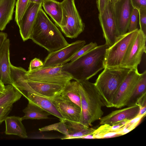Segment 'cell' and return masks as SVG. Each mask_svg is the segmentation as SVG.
Returning a JSON list of instances; mask_svg holds the SVG:
<instances>
[{
	"label": "cell",
	"mask_w": 146,
	"mask_h": 146,
	"mask_svg": "<svg viewBox=\"0 0 146 146\" xmlns=\"http://www.w3.org/2000/svg\"><path fill=\"white\" fill-rule=\"evenodd\" d=\"M97 46V44L96 42H91L86 45H84L73 56L70 61L72 62L77 59Z\"/></svg>",
	"instance_id": "f1b7e54d"
},
{
	"label": "cell",
	"mask_w": 146,
	"mask_h": 146,
	"mask_svg": "<svg viewBox=\"0 0 146 146\" xmlns=\"http://www.w3.org/2000/svg\"><path fill=\"white\" fill-rule=\"evenodd\" d=\"M25 115L22 120L27 119H41L49 118L50 114L38 106L29 102L27 106L23 110Z\"/></svg>",
	"instance_id": "d4e9b609"
},
{
	"label": "cell",
	"mask_w": 146,
	"mask_h": 146,
	"mask_svg": "<svg viewBox=\"0 0 146 146\" xmlns=\"http://www.w3.org/2000/svg\"><path fill=\"white\" fill-rule=\"evenodd\" d=\"M13 105L0 108V124L4 121L12 110Z\"/></svg>",
	"instance_id": "d6a6232c"
},
{
	"label": "cell",
	"mask_w": 146,
	"mask_h": 146,
	"mask_svg": "<svg viewBox=\"0 0 146 146\" xmlns=\"http://www.w3.org/2000/svg\"><path fill=\"white\" fill-rule=\"evenodd\" d=\"M30 39L50 52L60 49L69 44L42 7L38 12Z\"/></svg>",
	"instance_id": "6da1fadb"
},
{
	"label": "cell",
	"mask_w": 146,
	"mask_h": 146,
	"mask_svg": "<svg viewBox=\"0 0 146 146\" xmlns=\"http://www.w3.org/2000/svg\"><path fill=\"white\" fill-rule=\"evenodd\" d=\"M42 3L29 2L19 25L21 36L25 41L30 39L33 28L38 11Z\"/></svg>",
	"instance_id": "2e32d148"
},
{
	"label": "cell",
	"mask_w": 146,
	"mask_h": 146,
	"mask_svg": "<svg viewBox=\"0 0 146 146\" xmlns=\"http://www.w3.org/2000/svg\"><path fill=\"white\" fill-rule=\"evenodd\" d=\"M113 7L118 31L123 35L128 31L133 8L130 0H118Z\"/></svg>",
	"instance_id": "4fadbf2b"
},
{
	"label": "cell",
	"mask_w": 146,
	"mask_h": 146,
	"mask_svg": "<svg viewBox=\"0 0 146 146\" xmlns=\"http://www.w3.org/2000/svg\"><path fill=\"white\" fill-rule=\"evenodd\" d=\"M22 94L11 84L5 86L4 92L0 96V108L13 104L21 98Z\"/></svg>",
	"instance_id": "cb8c5ba5"
},
{
	"label": "cell",
	"mask_w": 146,
	"mask_h": 146,
	"mask_svg": "<svg viewBox=\"0 0 146 146\" xmlns=\"http://www.w3.org/2000/svg\"><path fill=\"white\" fill-rule=\"evenodd\" d=\"M61 3L62 18L59 27L66 37L76 38L84 31V24L76 7L74 0H63Z\"/></svg>",
	"instance_id": "8992f818"
},
{
	"label": "cell",
	"mask_w": 146,
	"mask_h": 146,
	"mask_svg": "<svg viewBox=\"0 0 146 146\" xmlns=\"http://www.w3.org/2000/svg\"><path fill=\"white\" fill-rule=\"evenodd\" d=\"M86 43L84 40H78L60 49L50 52L43 62V67H56L67 63Z\"/></svg>",
	"instance_id": "8fae6325"
},
{
	"label": "cell",
	"mask_w": 146,
	"mask_h": 146,
	"mask_svg": "<svg viewBox=\"0 0 146 146\" xmlns=\"http://www.w3.org/2000/svg\"><path fill=\"white\" fill-rule=\"evenodd\" d=\"M5 88V85L0 80V96L4 92Z\"/></svg>",
	"instance_id": "74e56055"
},
{
	"label": "cell",
	"mask_w": 146,
	"mask_h": 146,
	"mask_svg": "<svg viewBox=\"0 0 146 146\" xmlns=\"http://www.w3.org/2000/svg\"><path fill=\"white\" fill-rule=\"evenodd\" d=\"M43 66V62L39 58H35L32 60L30 63L28 72L37 70L42 67Z\"/></svg>",
	"instance_id": "1f68e13d"
},
{
	"label": "cell",
	"mask_w": 146,
	"mask_h": 146,
	"mask_svg": "<svg viewBox=\"0 0 146 146\" xmlns=\"http://www.w3.org/2000/svg\"><path fill=\"white\" fill-rule=\"evenodd\" d=\"M10 40L7 38L0 49V80L5 85L13 83L11 77Z\"/></svg>",
	"instance_id": "e0dca14e"
},
{
	"label": "cell",
	"mask_w": 146,
	"mask_h": 146,
	"mask_svg": "<svg viewBox=\"0 0 146 146\" xmlns=\"http://www.w3.org/2000/svg\"><path fill=\"white\" fill-rule=\"evenodd\" d=\"M63 66L42 67L30 72H27L24 78L34 81L65 86L73 78L70 74L63 70Z\"/></svg>",
	"instance_id": "ba28073f"
},
{
	"label": "cell",
	"mask_w": 146,
	"mask_h": 146,
	"mask_svg": "<svg viewBox=\"0 0 146 146\" xmlns=\"http://www.w3.org/2000/svg\"><path fill=\"white\" fill-rule=\"evenodd\" d=\"M42 7L59 27L62 18V9L61 2L56 0H47L42 3Z\"/></svg>",
	"instance_id": "7402d4cb"
},
{
	"label": "cell",
	"mask_w": 146,
	"mask_h": 146,
	"mask_svg": "<svg viewBox=\"0 0 146 146\" xmlns=\"http://www.w3.org/2000/svg\"><path fill=\"white\" fill-rule=\"evenodd\" d=\"M22 121L21 118L19 116H7L4 120L6 126L5 133L16 135L23 138H27L28 136Z\"/></svg>",
	"instance_id": "ffe728a7"
},
{
	"label": "cell",
	"mask_w": 146,
	"mask_h": 146,
	"mask_svg": "<svg viewBox=\"0 0 146 146\" xmlns=\"http://www.w3.org/2000/svg\"><path fill=\"white\" fill-rule=\"evenodd\" d=\"M98 19L103 36L108 47L113 45L120 35L115 18L113 7L111 0L102 13L98 14Z\"/></svg>",
	"instance_id": "30bf717a"
},
{
	"label": "cell",
	"mask_w": 146,
	"mask_h": 146,
	"mask_svg": "<svg viewBox=\"0 0 146 146\" xmlns=\"http://www.w3.org/2000/svg\"><path fill=\"white\" fill-rule=\"evenodd\" d=\"M139 107L137 104L121 109L114 111L100 119V125H113L126 121L131 120L137 117Z\"/></svg>",
	"instance_id": "9a60e30c"
},
{
	"label": "cell",
	"mask_w": 146,
	"mask_h": 146,
	"mask_svg": "<svg viewBox=\"0 0 146 146\" xmlns=\"http://www.w3.org/2000/svg\"><path fill=\"white\" fill-rule=\"evenodd\" d=\"M46 98L55 106L65 120L80 123L81 112L80 107L60 96L54 98Z\"/></svg>",
	"instance_id": "5bb4252c"
},
{
	"label": "cell",
	"mask_w": 146,
	"mask_h": 146,
	"mask_svg": "<svg viewBox=\"0 0 146 146\" xmlns=\"http://www.w3.org/2000/svg\"><path fill=\"white\" fill-rule=\"evenodd\" d=\"M130 70L106 67L99 75L94 84L104 106L113 107L116 93Z\"/></svg>",
	"instance_id": "5b68a950"
},
{
	"label": "cell",
	"mask_w": 146,
	"mask_h": 146,
	"mask_svg": "<svg viewBox=\"0 0 146 146\" xmlns=\"http://www.w3.org/2000/svg\"><path fill=\"white\" fill-rule=\"evenodd\" d=\"M79 139H95L93 133L89 134L80 137Z\"/></svg>",
	"instance_id": "8d00e7d4"
},
{
	"label": "cell",
	"mask_w": 146,
	"mask_h": 146,
	"mask_svg": "<svg viewBox=\"0 0 146 146\" xmlns=\"http://www.w3.org/2000/svg\"><path fill=\"white\" fill-rule=\"evenodd\" d=\"M40 131H58L65 135V136L68 135V133L64 120H60L58 123L45 126L39 128Z\"/></svg>",
	"instance_id": "83f0119b"
},
{
	"label": "cell",
	"mask_w": 146,
	"mask_h": 146,
	"mask_svg": "<svg viewBox=\"0 0 146 146\" xmlns=\"http://www.w3.org/2000/svg\"><path fill=\"white\" fill-rule=\"evenodd\" d=\"M111 0H96V4L99 14L103 12L106 5Z\"/></svg>",
	"instance_id": "e575fe53"
},
{
	"label": "cell",
	"mask_w": 146,
	"mask_h": 146,
	"mask_svg": "<svg viewBox=\"0 0 146 146\" xmlns=\"http://www.w3.org/2000/svg\"><path fill=\"white\" fill-rule=\"evenodd\" d=\"M29 3V0H17L16 3L15 21L19 26Z\"/></svg>",
	"instance_id": "4316f807"
},
{
	"label": "cell",
	"mask_w": 146,
	"mask_h": 146,
	"mask_svg": "<svg viewBox=\"0 0 146 146\" xmlns=\"http://www.w3.org/2000/svg\"><path fill=\"white\" fill-rule=\"evenodd\" d=\"M138 17L139 10L133 8L127 32H131L138 29L137 27Z\"/></svg>",
	"instance_id": "f546056e"
},
{
	"label": "cell",
	"mask_w": 146,
	"mask_h": 146,
	"mask_svg": "<svg viewBox=\"0 0 146 146\" xmlns=\"http://www.w3.org/2000/svg\"><path fill=\"white\" fill-rule=\"evenodd\" d=\"M108 47L105 44L97 46L77 59L63 65L62 69L75 80H88L104 68V61Z\"/></svg>",
	"instance_id": "7a4b0ae2"
},
{
	"label": "cell",
	"mask_w": 146,
	"mask_h": 146,
	"mask_svg": "<svg viewBox=\"0 0 146 146\" xmlns=\"http://www.w3.org/2000/svg\"><path fill=\"white\" fill-rule=\"evenodd\" d=\"M23 95L29 102L38 106L50 115L57 117L60 120H65L55 106L46 98L28 92Z\"/></svg>",
	"instance_id": "ac0fdd59"
},
{
	"label": "cell",
	"mask_w": 146,
	"mask_h": 146,
	"mask_svg": "<svg viewBox=\"0 0 146 146\" xmlns=\"http://www.w3.org/2000/svg\"><path fill=\"white\" fill-rule=\"evenodd\" d=\"M79 82L81 109L80 123L89 127L102 117V108L104 105L94 83L88 80Z\"/></svg>",
	"instance_id": "3957f363"
},
{
	"label": "cell",
	"mask_w": 146,
	"mask_h": 146,
	"mask_svg": "<svg viewBox=\"0 0 146 146\" xmlns=\"http://www.w3.org/2000/svg\"><path fill=\"white\" fill-rule=\"evenodd\" d=\"M146 71L141 74L140 77L127 103L129 106L135 104L137 100L146 93Z\"/></svg>",
	"instance_id": "484cf974"
},
{
	"label": "cell",
	"mask_w": 146,
	"mask_h": 146,
	"mask_svg": "<svg viewBox=\"0 0 146 146\" xmlns=\"http://www.w3.org/2000/svg\"><path fill=\"white\" fill-rule=\"evenodd\" d=\"M61 97L71 101L81 108V98L78 81H70L65 86L60 96Z\"/></svg>",
	"instance_id": "603a6c76"
},
{
	"label": "cell",
	"mask_w": 146,
	"mask_h": 146,
	"mask_svg": "<svg viewBox=\"0 0 146 146\" xmlns=\"http://www.w3.org/2000/svg\"><path fill=\"white\" fill-rule=\"evenodd\" d=\"M133 8L138 9H146V0H130Z\"/></svg>",
	"instance_id": "836d02e7"
},
{
	"label": "cell",
	"mask_w": 146,
	"mask_h": 146,
	"mask_svg": "<svg viewBox=\"0 0 146 146\" xmlns=\"http://www.w3.org/2000/svg\"><path fill=\"white\" fill-rule=\"evenodd\" d=\"M146 35L140 29L131 43L123 61L121 68L137 69L142 56L146 52Z\"/></svg>",
	"instance_id": "9c48e42d"
},
{
	"label": "cell",
	"mask_w": 146,
	"mask_h": 146,
	"mask_svg": "<svg viewBox=\"0 0 146 146\" xmlns=\"http://www.w3.org/2000/svg\"><path fill=\"white\" fill-rule=\"evenodd\" d=\"M118 0H111V3L113 7Z\"/></svg>",
	"instance_id": "ab89813d"
},
{
	"label": "cell",
	"mask_w": 146,
	"mask_h": 146,
	"mask_svg": "<svg viewBox=\"0 0 146 146\" xmlns=\"http://www.w3.org/2000/svg\"><path fill=\"white\" fill-rule=\"evenodd\" d=\"M140 75L137 68L129 70L116 93L113 107L119 108L126 106Z\"/></svg>",
	"instance_id": "7c38bea8"
},
{
	"label": "cell",
	"mask_w": 146,
	"mask_h": 146,
	"mask_svg": "<svg viewBox=\"0 0 146 146\" xmlns=\"http://www.w3.org/2000/svg\"><path fill=\"white\" fill-rule=\"evenodd\" d=\"M47 0H29V2L42 3L44 1Z\"/></svg>",
	"instance_id": "f35d334b"
},
{
	"label": "cell",
	"mask_w": 146,
	"mask_h": 146,
	"mask_svg": "<svg viewBox=\"0 0 146 146\" xmlns=\"http://www.w3.org/2000/svg\"><path fill=\"white\" fill-rule=\"evenodd\" d=\"M138 29L120 35L113 45L108 47L104 61V68H121L125 56Z\"/></svg>",
	"instance_id": "52a82bcc"
},
{
	"label": "cell",
	"mask_w": 146,
	"mask_h": 146,
	"mask_svg": "<svg viewBox=\"0 0 146 146\" xmlns=\"http://www.w3.org/2000/svg\"><path fill=\"white\" fill-rule=\"evenodd\" d=\"M139 29L146 35V9L139 10Z\"/></svg>",
	"instance_id": "4dcf8cb0"
},
{
	"label": "cell",
	"mask_w": 146,
	"mask_h": 146,
	"mask_svg": "<svg viewBox=\"0 0 146 146\" xmlns=\"http://www.w3.org/2000/svg\"><path fill=\"white\" fill-rule=\"evenodd\" d=\"M11 71L13 85L19 90L22 95L28 92L46 98H54L60 96L65 86L25 79L24 76L27 71L12 64Z\"/></svg>",
	"instance_id": "277c9868"
},
{
	"label": "cell",
	"mask_w": 146,
	"mask_h": 146,
	"mask_svg": "<svg viewBox=\"0 0 146 146\" xmlns=\"http://www.w3.org/2000/svg\"><path fill=\"white\" fill-rule=\"evenodd\" d=\"M68 135L62 139H78L82 136L93 133L96 129L86 127L80 123L64 120Z\"/></svg>",
	"instance_id": "d6986e66"
},
{
	"label": "cell",
	"mask_w": 146,
	"mask_h": 146,
	"mask_svg": "<svg viewBox=\"0 0 146 146\" xmlns=\"http://www.w3.org/2000/svg\"><path fill=\"white\" fill-rule=\"evenodd\" d=\"M7 35L5 33L0 32V49L4 42L7 38Z\"/></svg>",
	"instance_id": "d590c367"
},
{
	"label": "cell",
	"mask_w": 146,
	"mask_h": 146,
	"mask_svg": "<svg viewBox=\"0 0 146 146\" xmlns=\"http://www.w3.org/2000/svg\"><path fill=\"white\" fill-rule=\"evenodd\" d=\"M17 0H0V31L12 20Z\"/></svg>",
	"instance_id": "44dd1931"
}]
</instances>
